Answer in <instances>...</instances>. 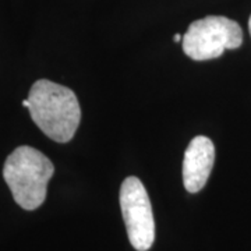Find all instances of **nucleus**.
<instances>
[{
  "label": "nucleus",
  "instance_id": "obj_1",
  "mask_svg": "<svg viewBox=\"0 0 251 251\" xmlns=\"http://www.w3.org/2000/svg\"><path fill=\"white\" fill-rule=\"evenodd\" d=\"M28 110L42 133L56 143H69L81 122V108L70 88L38 80L28 94Z\"/></svg>",
  "mask_w": 251,
  "mask_h": 251
},
{
  "label": "nucleus",
  "instance_id": "obj_2",
  "mask_svg": "<svg viewBox=\"0 0 251 251\" xmlns=\"http://www.w3.org/2000/svg\"><path fill=\"white\" fill-rule=\"evenodd\" d=\"M54 166L50 159L32 147L23 145L7 156L3 168L14 201L27 211H34L44 204L48 183L53 176Z\"/></svg>",
  "mask_w": 251,
  "mask_h": 251
},
{
  "label": "nucleus",
  "instance_id": "obj_3",
  "mask_svg": "<svg viewBox=\"0 0 251 251\" xmlns=\"http://www.w3.org/2000/svg\"><path fill=\"white\" fill-rule=\"evenodd\" d=\"M242 42L240 25L224 16H208L191 23L181 41L184 53L197 62L216 59L226 49H237Z\"/></svg>",
  "mask_w": 251,
  "mask_h": 251
},
{
  "label": "nucleus",
  "instance_id": "obj_4",
  "mask_svg": "<svg viewBox=\"0 0 251 251\" xmlns=\"http://www.w3.org/2000/svg\"><path fill=\"white\" fill-rule=\"evenodd\" d=\"M120 208L128 240L137 251H148L155 240V221L148 193L135 176H130L120 187Z\"/></svg>",
  "mask_w": 251,
  "mask_h": 251
},
{
  "label": "nucleus",
  "instance_id": "obj_5",
  "mask_svg": "<svg viewBox=\"0 0 251 251\" xmlns=\"http://www.w3.org/2000/svg\"><path fill=\"white\" fill-rule=\"evenodd\" d=\"M215 162L214 143L204 135L194 137L183 159V184L188 193H198L205 187Z\"/></svg>",
  "mask_w": 251,
  "mask_h": 251
},
{
  "label": "nucleus",
  "instance_id": "obj_6",
  "mask_svg": "<svg viewBox=\"0 0 251 251\" xmlns=\"http://www.w3.org/2000/svg\"><path fill=\"white\" fill-rule=\"evenodd\" d=\"M173 41L175 42H180V41H183V36L180 35V34H176V35L173 36Z\"/></svg>",
  "mask_w": 251,
  "mask_h": 251
},
{
  "label": "nucleus",
  "instance_id": "obj_7",
  "mask_svg": "<svg viewBox=\"0 0 251 251\" xmlns=\"http://www.w3.org/2000/svg\"><path fill=\"white\" fill-rule=\"evenodd\" d=\"M249 31H250V35H251V16H250V20H249Z\"/></svg>",
  "mask_w": 251,
  "mask_h": 251
}]
</instances>
